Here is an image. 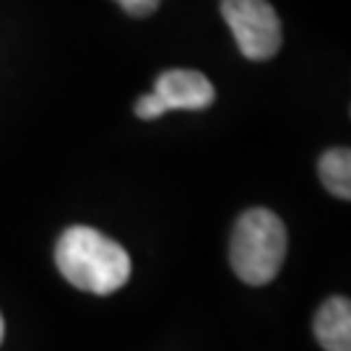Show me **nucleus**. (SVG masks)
<instances>
[{
	"label": "nucleus",
	"instance_id": "6e6552de",
	"mask_svg": "<svg viewBox=\"0 0 351 351\" xmlns=\"http://www.w3.org/2000/svg\"><path fill=\"white\" fill-rule=\"evenodd\" d=\"M136 114H138L141 120H156V117H162L164 114V107L159 104V99L154 97V94H143L138 101H136Z\"/></svg>",
	"mask_w": 351,
	"mask_h": 351
},
{
	"label": "nucleus",
	"instance_id": "423d86ee",
	"mask_svg": "<svg viewBox=\"0 0 351 351\" xmlns=\"http://www.w3.org/2000/svg\"><path fill=\"white\" fill-rule=\"evenodd\" d=\"M317 175L330 195L341 201L351 198V154L349 149H328L317 162Z\"/></svg>",
	"mask_w": 351,
	"mask_h": 351
},
{
	"label": "nucleus",
	"instance_id": "39448f33",
	"mask_svg": "<svg viewBox=\"0 0 351 351\" xmlns=\"http://www.w3.org/2000/svg\"><path fill=\"white\" fill-rule=\"evenodd\" d=\"M315 339L326 351H351V302L346 297L330 300L315 315Z\"/></svg>",
	"mask_w": 351,
	"mask_h": 351
},
{
	"label": "nucleus",
	"instance_id": "7ed1b4c3",
	"mask_svg": "<svg viewBox=\"0 0 351 351\" xmlns=\"http://www.w3.org/2000/svg\"><path fill=\"white\" fill-rule=\"evenodd\" d=\"M221 16L247 60H271L281 50V21L268 0H221Z\"/></svg>",
	"mask_w": 351,
	"mask_h": 351
},
{
	"label": "nucleus",
	"instance_id": "20e7f679",
	"mask_svg": "<svg viewBox=\"0 0 351 351\" xmlns=\"http://www.w3.org/2000/svg\"><path fill=\"white\" fill-rule=\"evenodd\" d=\"M159 104L164 107V112L172 110H208L216 99V88L213 84L201 73V71H185V68H172L164 71L151 91Z\"/></svg>",
	"mask_w": 351,
	"mask_h": 351
},
{
	"label": "nucleus",
	"instance_id": "f257e3e1",
	"mask_svg": "<svg viewBox=\"0 0 351 351\" xmlns=\"http://www.w3.org/2000/svg\"><path fill=\"white\" fill-rule=\"evenodd\" d=\"M55 263L68 284L107 297L130 278V258L123 245L91 226L65 229L55 245Z\"/></svg>",
	"mask_w": 351,
	"mask_h": 351
},
{
	"label": "nucleus",
	"instance_id": "f03ea898",
	"mask_svg": "<svg viewBox=\"0 0 351 351\" xmlns=\"http://www.w3.org/2000/svg\"><path fill=\"white\" fill-rule=\"evenodd\" d=\"M287 258V226L268 208H250L237 219L232 242H229V263L250 287L271 284L278 276Z\"/></svg>",
	"mask_w": 351,
	"mask_h": 351
},
{
	"label": "nucleus",
	"instance_id": "0eeeda50",
	"mask_svg": "<svg viewBox=\"0 0 351 351\" xmlns=\"http://www.w3.org/2000/svg\"><path fill=\"white\" fill-rule=\"evenodd\" d=\"M128 16H133V19H146L151 13L159 8V3L162 0H114Z\"/></svg>",
	"mask_w": 351,
	"mask_h": 351
},
{
	"label": "nucleus",
	"instance_id": "1a4fd4ad",
	"mask_svg": "<svg viewBox=\"0 0 351 351\" xmlns=\"http://www.w3.org/2000/svg\"><path fill=\"white\" fill-rule=\"evenodd\" d=\"M3 336H5V326H3V315H0V343H3Z\"/></svg>",
	"mask_w": 351,
	"mask_h": 351
}]
</instances>
